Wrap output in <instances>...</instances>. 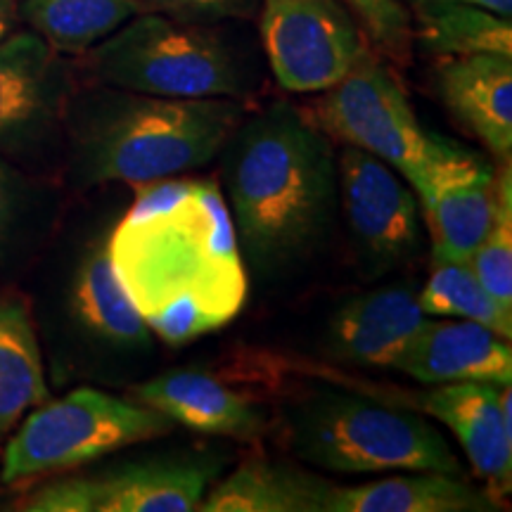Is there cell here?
Returning a JSON list of instances; mask_svg holds the SVG:
<instances>
[{"label": "cell", "instance_id": "4316f807", "mask_svg": "<svg viewBox=\"0 0 512 512\" xmlns=\"http://www.w3.org/2000/svg\"><path fill=\"white\" fill-rule=\"evenodd\" d=\"M140 12L185 19V22L221 24L228 19H252L259 12V0H133Z\"/></svg>", "mask_w": 512, "mask_h": 512}, {"label": "cell", "instance_id": "6da1fadb", "mask_svg": "<svg viewBox=\"0 0 512 512\" xmlns=\"http://www.w3.org/2000/svg\"><path fill=\"white\" fill-rule=\"evenodd\" d=\"M136 188L105 238L128 299L169 347L226 328L245 306L247 268L219 185L174 176Z\"/></svg>", "mask_w": 512, "mask_h": 512}, {"label": "cell", "instance_id": "2e32d148", "mask_svg": "<svg viewBox=\"0 0 512 512\" xmlns=\"http://www.w3.org/2000/svg\"><path fill=\"white\" fill-rule=\"evenodd\" d=\"M446 110L498 162L512 155V55L446 57L437 69Z\"/></svg>", "mask_w": 512, "mask_h": 512}, {"label": "cell", "instance_id": "ac0fdd59", "mask_svg": "<svg viewBox=\"0 0 512 512\" xmlns=\"http://www.w3.org/2000/svg\"><path fill=\"white\" fill-rule=\"evenodd\" d=\"M501 503L463 475L403 472L358 486L332 484L325 512H491Z\"/></svg>", "mask_w": 512, "mask_h": 512}, {"label": "cell", "instance_id": "7402d4cb", "mask_svg": "<svg viewBox=\"0 0 512 512\" xmlns=\"http://www.w3.org/2000/svg\"><path fill=\"white\" fill-rule=\"evenodd\" d=\"M19 15L60 55H83L138 15L133 0H24Z\"/></svg>", "mask_w": 512, "mask_h": 512}, {"label": "cell", "instance_id": "4fadbf2b", "mask_svg": "<svg viewBox=\"0 0 512 512\" xmlns=\"http://www.w3.org/2000/svg\"><path fill=\"white\" fill-rule=\"evenodd\" d=\"M221 470L216 456H164L81 475L86 512H195Z\"/></svg>", "mask_w": 512, "mask_h": 512}, {"label": "cell", "instance_id": "d4e9b609", "mask_svg": "<svg viewBox=\"0 0 512 512\" xmlns=\"http://www.w3.org/2000/svg\"><path fill=\"white\" fill-rule=\"evenodd\" d=\"M472 273L505 309H512V176L510 162L496 176L494 221L470 261Z\"/></svg>", "mask_w": 512, "mask_h": 512}, {"label": "cell", "instance_id": "f546056e", "mask_svg": "<svg viewBox=\"0 0 512 512\" xmlns=\"http://www.w3.org/2000/svg\"><path fill=\"white\" fill-rule=\"evenodd\" d=\"M19 17L17 0H0V38L12 34V27H15Z\"/></svg>", "mask_w": 512, "mask_h": 512}, {"label": "cell", "instance_id": "8992f818", "mask_svg": "<svg viewBox=\"0 0 512 512\" xmlns=\"http://www.w3.org/2000/svg\"><path fill=\"white\" fill-rule=\"evenodd\" d=\"M174 422L140 401H126L93 387L74 389L57 401H43L15 427L3 451L0 479L67 472L121 448L174 432Z\"/></svg>", "mask_w": 512, "mask_h": 512}, {"label": "cell", "instance_id": "5b68a950", "mask_svg": "<svg viewBox=\"0 0 512 512\" xmlns=\"http://www.w3.org/2000/svg\"><path fill=\"white\" fill-rule=\"evenodd\" d=\"M100 86L159 98H245L249 69L219 24L138 12L86 53Z\"/></svg>", "mask_w": 512, "mask_h": 512}, {"label": "cell", "instance_id": "277c9868", "mask_svg": "<svg viewBox=\"0 0 512 512\" xmlns=\"http://www.w3.org/2000/svg\"><path fill=\"white\" fill-rule=\"evenodd\" d=\"M285 439L304 463L344 475H463L444 434L406 408L344 392H320L287 411Z\"/></svg>", "mask_w": 512, "mask_h": 512}, {"label": "cell", "instance_id": "603a6c76", "mask_svg": "<svg viewBox=\"0 0 512 512\" xmlns=\"http://www.w3.org/2000/svg\"><path fill=\"white\" fill-rule=\"evenodd\" d=\"M413 38L441 60L477 53L512 55L510 17L477 5H420L415 8Z\"/></svg>", "mask_w": 512, "mask_h": 512}, {"label": "cell", "instance_id": "83f0119b", "mask_svg": "<svg viewBox=\"0 0 512 512\" xmlns=\"http://www.w3.org/2000/svg\"><path fill=\"white\" fill-rule=\"evenodd\" d=\"M17 211V178L10 164L0 157V247L8 238Z\"/></svg>", "mask_w": 512, "mask_h": 512}, {"label": "cell", "instance_id": "ba28073f", "mask_svg": "<svg viewBox=\"0 0 512 512\" xmlns=\"http://www.w3.org/2000/svg\"><path fill=\"white\" fill-rule=\"evenodd\" d=\"M304 112L325 136L382 159L403 178L420 166L434 140V133L420 126L399 79L375 53L318 93Z\"/></svg>", "mask_w": 512, "mask_h": 512}, {"label": "cell", "instance_id": "52a82bcc", "mask_svg": "<svg viewBox=\"0 0 512 512\" xmlns=\"http://www.w3.org/2000/svg\"><path fill=\"white\" fill-rule=\"evenodd\" d=\"M268 67L287 93H323L358 67L370 38L342 0H259Z\"/></svg>", "mask_w": 512, "mask_h": 512}, {"label": "cell", "instance_id": "7c38bea8", "mask_svg": "<svg viewBox=\"0 0 512 512\" xmlns=\"http://www.w3.org/2000/svg\"><path fill=\"white\" fill-rule=\"evenodd\" d=\"M415 396V408L453 432L475 475L498 503L512 484V401L510 384H432Z\"/></svg>", "mask_w": 512, "mask_h": 512}, {"label": "cell", "instance_id": "e0dca14e", "mask_svg": "<svg viewBox=\"0 0 512 512\" xmlns=\"http://www.w3.org/2000/svg\"><path fill=\"white\" fill-rule=\"evenodd\" d=\"M430 323L418 292L382 287L349 299L330 323V351L363 368H392L401 351Z\"/></svg>", "mask_w": 512, "mask_h": 512}, {"label": "cell", "instance_id": "7a4b0ae2", "mask_svg": "<svg viewBox=\"0 0 512 512\" xmlns=\"http://www.w3.org/2000/svg\"><path fill=\"white\" fill-rule=\"evenodd\" d=\"M223 181L242 256L264 273L309 252L337 202L330 138L287 102L242 117L223 147Z\"/></svg>", "mask_w": 512, "mask_h": 512}, {"label": "cell", "instance_id": "5bb4252c", "mask_svg": "<svg viewBox=\"0 0 512 512\" xmlns=\"http://www.w3.org/2000/svg\"><path fill=\"white\" fill-rule=\"evenodd\" d=\"M133 399L192 432L238 441H254L266 432L261 408L207 370H169L138 384Z\"/></svg>", "mask_w": 512, "mask_h": 512}, {"label": "cell", "instance_id": "484cf974", "mask_svg": "<svg viewBox=\"0 0 512 512\" xmlns=\"http://www.w3.org/2000/svg\"><path fill=\"white\" fill-rule=\"evenodd\" d=\"M354 12L370 41L396 62L411 55L413 22L401 0H342Z\"/></svg>", "mask_w": 512, "mask_h": 512}, {"label": "cell", "instance_id": "3957f363", "mask_svg": "<svg viewBox=\"0 0 512 512\" xmlns=\"http://www.w3.org/2000/svg\"><path fill=\"white\" fill-rule=\"evenodd\" d=\"M233 98H159L98 88L72 110V147L86 185L164 181L219 157L245 117Z\"/></svg>", "mask_w": 512, "mask_h": 512}, {"label": "cell", "instance_id": "f1b7e54d", "mask_svg": "<svg viewBox=\"0 0 512 512\" xmlns=\"http://www.w3.org/2000/svg\"><path fill=\"white\" fill-rule=\"evenodd\" d=\"M413 8H420V5H446V3H460V5H477V8L491 10L496 15L510 17L512 15V0H406Z\"/></svg>", "mask_w": 512, "mask_h": 512}, {"label": "cell", "instance_id": "9c48e42d", "mask_svg": "<svg viewBox=\"0 0 512 512\" xmlns=\"http://www.w3.org/2000/svg\"><path fill=\"white\" fill-rule=\"evenodd\" d=\"M496 176L482 155L434 136L427 157L406 178L425 211L432 256L470 261L494 221Z\"/></svg>", "mask_w": 512, "mask_h": 512}, {"label": "cell", "instance_id": "cb8c5ba5", "mask_svg": "<svg viewBox=\"0 0 512 512\" xmlns=\"http://www.w3.org/2000/svg\"><path fill=\"white\" fill-rule=\"evenodd\" d=\"M418 302L430 318L470 320L505 339L512 337V309L491 297L465 261L432 256L430 278L418 292Z\"/></svg>", "mask_w": 512, "mask_h": 512}, {"label": "cell", "instance_id": "9a60e30c", "mask_svg": "<svg viewBox=\"0 0 512 512\" xmlns=\"http://www.w3.org/2000/svg\"><path fill=\"white\" fill-rule=\"evenodd\" d=\"M394 370L420 384H510V339L470 320H432L394 361Z\"/></svg>", "mask_w": 512, "mask_h": 512}, {"label": "cell", "instance_id": "30bf717a", "mask_svg": "<svg viewBox=\"0 0 512 512\" xmlns=\"http://www.w3.org/2000/svg\"><path fill=\"white\" fill-rule=\"evenodd\" d=\"M337 190L351 235L370 261L394 266L418 249V197L399 171L347 145L337 162Z\"/></svg>", "mask_w": 512, "mask_h": 512}, {"label": "cell", "instance_id": "ffe728a7", "mask_svg": "<svg viewBox=\"0 0 512 512\" xmlns=\"http://www.w3.org/2000/svg\"><path fill=\"white\" fill-rule=\"evenodd\" d=\"M48 399L46 368L27 304L0 292V444L24 415Z\"/></svg>", "mask_w": 512, "mask_h": 512}, {"label": "cell", "instance_id": "d6986e66", "mask_svg": "<svg viewBox=\"0 0 512 512\" xmlns=\"http://www.w3.org/2000/svg\"><path fill=\"white\" fill-rule=\"evenodd\" d=\"M332 484L294 465L249 458L209 486L200 512H325Z\"/></svg>", "mask_w": 512, "mask_h": 512}, {"label": "cell", "instance_id": "8fae6325", "mask_svg": "<svg viewBox=\"0 0 512 512\" xmlns=\"http://www.w3.org/2000/svg\"><path fill=\"white\" fill-rule=\"evenodd\" d=\"M69 105V72L34 31L0 38V155L24 152L60 124Z\"/></svg>", "mask_w": 512, "mask_h": 512}, {"label": "cell", "instance_id": "44dd1931", "mask_svg": "<svg viewBox=\"0 0 512 512\" xmlns=\"http://www.w3.org/2000/svg\"><path fill=\"white\" fill-rule=\"evenodd\" d=\"M72 309L83 328L112 347L140 349L150 344L152 332L114 273L107 240L88 249L76 268Z\"/></svg>", "mask_w": 512, "mask_h": 512}]
</instances>
